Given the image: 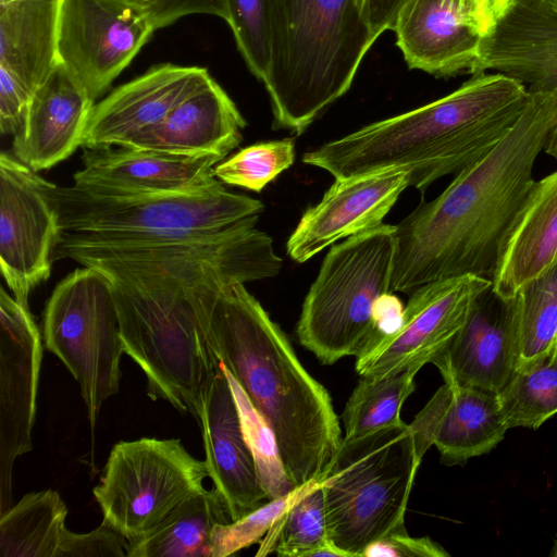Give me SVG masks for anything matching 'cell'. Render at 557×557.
<instances>
[{
  "label": "cell",
  "instance_id": "f6af8a7d",
  "mask_svg": "<svg viewBox=\"0 0 557 557\" xmlns=\"http://www.w3.org/2000/svg\"><path fill=\"white\" fill-rule=\"evenodd\" d=\"M549 555L553 557H557V540L555 541V544Z\"/></svg>",
  "mask_w": 557,
  "mask_h": 557
},
{
  "label": "cell",
  "instance_id": "ee69618b",
  "mask_svg": "<svg viewBox=\"0 0 557 557\" xmlns=\"http://www.w3.org/2000/svg\"><path fill=\"white\" fill-rule=\"evenodd\" d=\"M512 1V0H511ZM536 1H540V2H543L545 4H548L550 5L552 8L556 9L557 10V0H536Z\"/></svg>",
  "mask_w": 557,
  "mask_h": 557
},
{
  "label": "cell",
  "instance_id": "6da1fadb",
  "mask_svg": "<svg viewBox=\"0 0 557 557\" xmlns=\"http://www.w3.org/2000/svg\"><path fill=\"white\" fill-rule=\"evenodd\" d=\"M92 267L112 281L122 347L143 370L149 397L198 420L219 366L199 306L212 292L258 281L257 268L225 233L135 244L122 259Z\"/></svg>",
  "mask_w": 557,
  "mask_h": 557
},
{
  "label": "cell",
  "instance_id": "1f68e13d",
  "mask_svg": "<svg viewBox=\"0 0 557 557\" xmlns=\"http://www.w3.org/2000/svg\"><path fill=\"white\" fill-rule=\"evenodd\" d=\"M512 300L520 345L518 366L544 359L557 346V261L523 284Z\"/></svg>",
  "mask_w": 557,
  "mask_h": 557
},
{
  "label": "cell",
  "instance_id": "836d02e7",
  "mask_svg": "<svg viewBox=\"0 0 557 557\" xmlns=\"http://www.w3.org/2000/svg\"><path fill=\"white\" fill-rule=\"evenodd\" d=\"M227 20L249 71L264 82L271 64L268 0H226Z\"/></svg>",
  "mask_w": 557,
  "mask_h": 557
},
{
  "label": "cell",
  "instance_id": "e0dca14e",
  "mask_svg": "<svg viewBox=\"0 0 557 557\" xmlns=\"http://www.w3.org/2000/svg\"><path fill=\"white\" fill-rule=\"evenodd\" d=\"M222 160L124 146L84 149L83 168L73 181L101 195L194 193L220 182L213 169Z\"/></svg>",
  "mask_w": 557,
  "mask_h": 557
},
{
  "label": "cell",
  "instance_id": "5bb4252c",
  "mask_svg": "<svg viewBox=\"0 0 557 557\" xmlns=\"http://www.w3.org/2000/svg\"><path fill=\"white\" fill-rule=\"evenodd\" d=\"M0 513L12 502L17 457L33 448L42 336L28 307L0 289Z\"/></svg>",
  "mask_w": 557,
  "mask_h": 557
},
{
  "label": "cell",
  "instance_id": "d590c367",
  "mask_svg": "<svg viewBox=\"0 0 557 557\" xmlns=\"http://www.w3.org/2000/svg\"><path fill=\"white\" fill-rule=\"evenodd\" d=\"M127 540L109 523H102L88 533L64 529L57 557H123Z\"/></svg>",
  "mask_w": 557,
  "mask_h": 557
},
{
  "label": "cell",
  "instance_id": "44dd1931",
  "mask_svg": "<svg viewBox=\"0 0 557 557\" xmlns=\"http://www.w3.org/2000/svg\"><path fill=\"white\" fill-rule=\"evenodd\" d=\"M494 71L529 92L557 90V10L536 0H512L481 38L473 74Z\"/></svg>",
  "mask_w": 557,
  "mask_h": 557
},
{
  "label": "cell",
  "instance_id": "9c48e42d",
  "mask_svg": "<svg viewBox=\"0 0 557 557\" xmlns=\"http://www.w3.org/2000/svg\"><path fill=\"white\" fill-rule=\"evenodd\" d=\"M42 339L78 383L94 429L102 404L119 392L124 352L111 278L84 267L60 281L45 307Z\"/></svg>",
  "mask_w": 557,
  "mask_h": 557
},
{
  "label": "cell",
  "instance_id": "7a4b0ae2",
  "mask_svg": "<svg viewBox=\"0 0 557 557\" xmlns=\"http://www.w3.org/2000/svg\"><path fill=\"white\" fill-rule=\"evenodd\" d=\"M529 94L497 146L395 225L391 292L461 275L493 280L534 185L535 161L557 127V90Z\"/></svg>",
  "mask_w": 557,
  "mask_h": 557
},
{
  "label": "cell",
  "instance_id": "484cf974",
  "mask_svg": "<svg viewBox=\"0 0 557 557\" xmlns=\"http://www.w3.org/2000/svg\"><path fill=\"white\" fill-rule=\"evenodd\" d=\"M62 0H0V67L32 95L60 63Z\"/></svg>",
  "mask_w": 557,
  "mask_h": 557
},
{
  "label": "cell",
  "instance_id": "cb8c5ba5",
  "mask_svg": "<svg viewBox=\"0 0 557 557\" xmlns=\"http://www.w3.org/2000/svg\"><path fill=\"white\" fill-rule=\"evenodd\" d=\"M246 125L234 101L211 78L124 147L224 159L240 144Z\"/></svg>",
  "mask_w": 557,
  "mask_h": 557
},
{
  "label": "cell",
  "instance_id": "8d00e7d4",
  "mask_svg": "<svg viewBox=\"0 0 557 557\" xmlns=\"http://www.w3.org/2000/svg\"><path fill=\"white\" fill-rule=\"evenodd\" d=\"M157 29L191 14H210L226 22V0H139Z\"/></svg>",
  "mask_w": 557,
  "mask_h": 557
},
{
  "label": "cell",
  "instance_id": "8992f818",
  "mask_svg": "<svg viewBox=\"0 0 557 557\" xmlns=\"http://www.w3.org/2000/svg\"><path fill=\"white\" fill-rule=\"evenodd\" d=\"M422 459L404 421L343 438L319 480L330 541L345 557H362L370 544L407 531V505Z\"/></svg>",
  "mask_w": 557,
  "mask_h": 557
},
{
  "label": "cell",
  "instance_id": "3957f363",
  "mask_svg": "<svg viewBox=\"0 0 557 557\" xmlns=\"http://www.w3.org/2000/svg\"><path fill=\"white\" fill-rule=\"evenodd\" d=\"M198 315L211 354L269 428L290 484L319 480L343 441L329 391L244 284L205 297Z\"/></svg>",
  "mask_w": 557,
  "mask_h": 557
},
{
  "label": "cell",
  "instance_id": "52a82bcc",
  "mask_svg": "<svg viewBox=\"0 0 557 557\" xmlns=\"http://www.w3.org/2000/svg\"><path fill=\"white\" fill-rule=\"evenodd\" d=\"M63 243L152 242L216 233L264 205L220 181L194 193L101 195L74 185L52 188Z\"/></svg>",
  "mask_w": 557,
  "mask_h": 557
},
{
  "label": "cell",
  "instance_id": "f1b7e54d",
  "mask_svg": "<svg viewBox=\"0 0 557 557\" xmlns=\"http://www.w3.org/2000/svg\"><path fill=\"white\" fill-rule=\"evenodd\" d=\"M419 370L407 368L384 374L360 375L342 413L343 438L354 440L401 423L400 410L414 391V376Z\"/></svg>",
  "mask_w": 557,
  "mask_h": 557
},
{
  "label": "cell",
  "instance_id": "f546056e",
  "mask_svg": "<svg viewBox=\"0 0 557 557\" xmlns=\"http://www.w3.org/2000/svg\"><path fill=\"white\" fill-rule=\"evenodd\" d=\"M298 487L293 503L260 541L256 556L275 553L284 557H317L332 544L322 483L315 480Z\"/></svg>",
  "mask_w": 557,
  "mask_h": 557
},
{
  "label": "cell",
  "instance_id": "277c9868",
  "mask_svg": "<svg viewBox=\"0 0 557 557\" xmlns=\"http://www.w3.org/2000/svg\"><path fill=\"white\" fill-rule=\"evenodd\" d=\"M529 96L512 77L475 73L435 101L306 152L302 162L335 180L406 170L410 186L423 194L438 178L457 175L497 146L518 121Z\"/></svg>",
  "mask_w": 557,
  "mask_h": 557
},
{
  "label": "cell",
  "instance_id": "7bdbcfd3",
  "mask_svg": "<svg viewBox=\"0 0 557 557\" xmlns=\"http://www.w3.org/2000/svg\"><path fill=\"white\" fill-rule=\"evenodd\" d=\"M544 151L547 154L552 156L553 158L557 159V127L555 128V131L550 135V138L547 141Z\"/></svg>",
  "mask_w": 557,
  "mask_h": 557
},
{
  "label": "cell",
  "instance_id": "4316f807",
  "mask_svg": "<svg viewBox=\"0 0 557 557\" xmlns=\"http://www.w3.org/2000/svg\"><path fill=\"white\" fill-rule=\"evenodd\" d=\"M232 522L224 498L213 487L189 496L145 534L127 540L128 557H211L216 524Z\"/></svg>",
  "mask_w": 557,
  "mask_h": 557
},
{
  "label": "cell",
  "instance_id": "603a6c76",
  "mask_svg": "<svg viewBox=\"0 0 557 557\" xmlns=\"http://www.w3.org/2000/svg\"><path fill=\"white\" fill-rule=\"evenodd\" d=\"M393 30L410 69L438 77L473 74L482 37L461 0H408Z\"/></svg>",
  "mask_w": 557,
  "mask_h": 557
},
{
  "label": "cell",
  "instance_id": "7402d4cb",
  "mask_svg": "<svg viewBox=\"0 0 557 557\" xmlns=\"http://www.w3.org/2000/svg\"><path fill=\"white\" fill-rule=\"evenodd\" d=\"M94 104L59 63L32 96L13 138V156L36 172L64 161L82 147Z\"/></svg>",
  "mask_w": 557,
  "mask_h": 557
},
{
  "label": "cell",
  "instance_id": "9a60e30c",
  "mask_svg": "<svg viewBox=\"0 0 557 557\" xmlns=\"http://www.w3.org/2000/svg\"><path fill=\"white\" fill-rule=\"evenodd\" d=\"M409 186L410 172L396 169L336 178L302 213L287 239V255L302 263L339 239L381 225Z\"/></svg>",
  "mask_w": 557,
  "mask_h": 557
},
{
  "label": "cell",
  "instance_id": "ffe728a7",
  "mask_svg": "<svg viewBox=\"0 0 557 557\" xmlns=\"http://www.w3.org/2000/svg\"><path fill=\"white\" fill-rule=\"evenodd\" d=\"M198 423L209 478L236 521L269 500L240 412L223 366L219 362L205 394Z\"/></svg>",
  "mask_w": 557,
  "mask_h": 557
},
{
  "label": "cell",
  "instance_id": "30bf717a",
  "mask_svg": "<svg viewBox=\"0 0 557 557\" xmlns=\"http://www.w3.org/2000/svg\"><path fill=\"white\" fill-rule=\"evenodd\" d=\"M208 476L205 460L193 457L178 438L143 437L112 447L92 493L103 521L132 540L202 491Z\"/></svg>",
  "mask_w": 557,
  "mask_h": 557
},
{
  "label": "cell",
  "instance_id": "e575fe53",
  "mask_svg": "<svg viewBox=\"0 0 557 557\" xmlns=\"http://www.w3.org/2000/svg\"><path fill=\"white\" fill-rule=\"evenodd\" d=\"M298 490L295 487L283 496L268 500L236 521L216 524L211 534V557H227L260 542L293 503Z\"/></svg>",
  "mask_w": 557,
  "mask_h": 557
},
{
  "label": "cell",
  "instance_id": "7c38bea8",
  "mask_svg": "<svg viewBox=\"0 0 557 557\" xmlns=\"http://www.w3.org/2000/svg\"><path fill=\"white\" fill-rule=\"evenodd\" d=\"M53 186L14 156L1 152V274L15 300L25 307L30 292L50 276L60 235Z\"/></svg>",
  "mask_w": 557,
  "mask_h": 557
},
{
  "label": "cell",
  "instance_id": "f35d334b",
  "mask_svg": "<svg viewBox=\"0 0 557 557\" xmlns=\"http://www.w3.org/2000/svg\"><path fill=\"white\" fill-rule=\"evenodd\" d=\"M32 94L9 72L0 67V132L15 135L20 129Z\"/></svg>",
  "mask_w": 557,
  "mask_h": 557
},
{
  "label": "cell",
  "instance_id": "ac0fdd59",
  "mask_svg": "<svg viewBox=\"0 0 557 557\" xmlns=\"http://www.w3.org/2000/svg\"><path fill=\"white\" fill-rule=\"evenodd\" d=\"M211 78L207 69L200 66L152 65L94 104L83 149L126 146L139 133L159 124Z\"/></svg>",
  "mask_w": 557,
  "mask_h": 557
},
{
  "label": "cell",
  "instance_id": "b9f144b4",
  "mask_svg": "<svg viewBox=\"0 0 557 557\" xmlns=\"http://www.w3.org/2000/svg\"><path fill=\"white\" fill-rule=\"evenodd\" d=\"M403 312L404 306L400 299L392 292L384 293L377 298L373 310L375 338L371 345L393 333L400 325Z\"/></svg>",
  "mask_w": 557,
  "mask_h": 557
},
{
  "label": "cell",
  "instance_id": "83f0119b",
  "mask_svg": "<svg viewBox=\"0 0 557 557\" xmlns=\"http://www.w3.org/2000/svg\"><path fill=\"white\" fill-rule=\"evenodd\" d=\"M67 508L57 491L24 495L1 513V557H57Z\"/></svg>",
  "mask_w": 557,
  "mask_h": 557
},
{
  "label": "cell",
  "instance_id": "4fadbf2b",
  "mask_svg": "<svg viewBox=\"0 0 557 557\" xmlns=\"http://www.w3.org/2000/svg\"><path fill=\"white\" fill-rule=\"evenodd\" d=\"M492 284L484 277L461 275L417 287L404 307L400 325L356 357L357 373L384 374L431 363Z\"/></svg>",
  "mask_w": 557,
  "mask_h": 557
},
{
  "label": "cell",
  "instance_id": "4dcf8cb0",
  "mask_svg": "<svg viewBox=\"0 0 557 557\" xmlns=\"http://www.w3.org/2000/svg\"><path fill=\"white\" fill-rule=\"evenodd\" d=\"M509 429L536 430L557 413V346L544 359L519 364L498 393Z\"/></svg>",
  "mask_w": 557,
  "mask_h": 557
},
{
  "label": "cell",
  "instance_id": "d4e9b609",
  "mask_svg": "<svg viewBox=\"0 0 557 557\" xmlns=\"http://www.w3.org/2000/svg\"><path fill=\"white\" fill-rule=\"evenodd\" d=\"M557 261V171L535 181L505 243L493 290L510 298Z\"/></svg>",
  "mask_w": 557,
  "mask_h": 557
},
{
  "label": "cell",
  "instance_id": "bcb514c9",
  "mask_svg": "<svg viewBox=\"0 0 557 557\" xmlns=\"http://www.w3.org/2000/svg\"><path fill=\"white\" fill-rule=\"evenodd\" d=\"M510 2H511V0H510Z\"/></svg>",
  "mask_w": 557,
  "mask_h": 557
},
{
  "label": "cell",
  "instance_id": "60d3db41",
  "mask_svg": "<svg viewBox=\"0 0 557 557\" xmlns=\"http://www.w3.org/2000/svg\"><path fill=\"white\" fill-rule=\"evenodd\" d=\"M465 13L481 37L486 36L508 8L510 0H461Z\"/></svg>",
  "mask_w": 557,
  "mask_h": 557
},
{
  "label": "cell",
  "instance_id": "d6986e66",
  "mask_svg": "<svg viewBox=\"0 0 557 557\" xmlns=\"http://www.w3.org/2000/svg\"><path fill=\"white\" fill-rule=\"evenodd\" d=\"M418 455L434 445L446 466L488 454L509 429L498 393L444 382L409 424Z\"/></svg>",
  "mask_w": 557,
  "mask_h": 557
},
{
  "label": "cell",
  "instance_id": "ba28073f",
  "mask_svg": "<svg viewBox=\"0 0 557 557\" xmlns=\"http://www.w3.org/2000/svg\"><path fill=\"white\" fill-rule=\"evenodd\" d=\"M395 244V225L382 223L329 249L296 325L322 364L358 357L374 342V305L391 292Z\"/></svg>",
  "mask_w": 557,
  "mask_h": 557
},
{
  "label": "cell",
  "instance_id": "2e32d148",
  "mask_svg": "<svg viewBox=\"0 0 557 557\" xmlns=\"http://www.w3.org/2000/svg\"><path fill=\"white\" fill-rule=\"evenodd\" d=\"M519 360L512 297H500L491 286L476 298L463 325L431 363L438 369L444 382L499 393Z\"/></svg>",
  "mask_w": 557,
  "mask_h": 557
},
{
  "label": "cell",
  "instance_id": "74e56055",
  "mask_svg": "<svg viewBox=\"0 0 557 557\" xmlns=\"http://www.w3.org/2000/svg\"><path fill=\"white\" fill-rule=\"evenodd\" d=\"M447 557L438 543L428 536L412 537L407 531L391 533L370 544L362 557Z\"/></svg>",
  "mask_w": 557,
  "mask_h": 557
},
{
  "label": "cell",
  "instance_id": "d6a6232c",
  "mask_svg": "<svg viewBox=\"0 0 557 557\" xmlns=\"http://www.w3.org/2000/svg\"><path fill=\"white\" fill-rule=\"evenodd\" d=\"M295 139L261 141L218 163L213 173L224 184L260 193L295 161Z\"/></svg>",
  "mask_w": 557,
  "mask_h": 557
},
{
  "label": "cell",
  "instance_id": "5b68a950",
  "mask_svg": "<svg viewBox=\"0 0 557 557\" xmlns=\"http://www.w3.org/2000/svg\"><path fill=\"white\" fill-rule=\"evenodd\" d=\"M363 0H268L273 128L301 135L350 88L375 38Z\"/></svg>",
  "mask_w": 557,
  "mask_h": 557
},
{
  "label": "cell",
  "instance_id": "8fae6325",
  "mask_svg": "<svg viewBox=\"0 0 557 557\" xmlns=\"http://www.w3.org/2000/svg\"><path fill=\"white\" fill-rule=\"evenodd\" d=\"M156 30L139 0H62L59 60L96 101Z\"/></svg>",
  "mask_w": 557,
  "mask_h": 557
},
{
  "label": "cell",
  "instance_id": "ab89813d",
  "mask_svg": "<svg viewBox=\"0 0 557 557\" xmlns=\"http://www.w3.org/2000/svg\"><path fill=\"white\" fill-rule=\"evenodd\" d=\"M407 2L408 0H363L362 17L375 39L385 30L394 29Z\"/></svg>",
  "mask_w": 557,
  "mask_h": 557
}]
</instances>
